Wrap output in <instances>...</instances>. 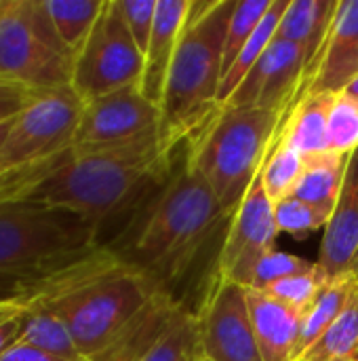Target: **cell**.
<instances>
[{
	"instance_id": "35",
	"label": "cell",
	"mask_w": 358,
	"mask_h": 361,
	"mask_svg": "<svg viewBox=\"0 0 358 361\" xmlns=\"http://www.w3.org/2000/svg\"><path fill=\"white\" fill-rule=\"evenodd\" d=\"M0 361H65L53 353H46L38 347L25 345V343H15L8 351L0 355Z\"/></svg>"
},
{
	"instance_id": "20",
	"label": "cell",
	"mask_w": 358,
	"mask_h": 361,
	"mask_svg": "<svg viewBox=\"0 0 358 361\" xmlns=\"http://www.w3.org/2000/svg\"><path fill=\"white\" fill-rule=\"evenodd\" d=\"M358 294L357 273L342 275L338 279H329L325 290L319 294L314 305L302 317V330L293 361H298L325 332L327 328L344 313L350 300Z\"/></svg>"
},
{
	"instance_id": "32",
	"label": "cell",
	"mask_w": 358,
	"mask_h": 361,
	"mask_svg": "<svg viewBox=\"0 0 358 361\" xmlns=\"http://www.w3.org/2000/svg\"><path fill=\"white\" fill-rule=\"evenodd\" d=\"M156 2L158 0H118L122 17L127 21V27L141 51L146 55L152 30H154V15H156Z\"/></svg>"
},
{
	"instance_id": "23",
	"label": "cell",
	"mask_w": 358,
	"mask_h": 361,
	"mask_svg": "<svg viewBox=\"0 0 358 361\" xmlns=\"http://www.w3.org/2000/svg\"><path fill=\"white\" fill-rule=\"evenodd\" d=\"M289 0H272V6L268 8V13L264 15L262 23L257 25V30L253 32V36L249 38V42L245 44V49L241 51L238 59L232 63V68L228 70V74L222 78V87H219V97H217V106L226 104L232 93L241 87V82L247 78V74L253 70V66L260 61V57L264 55V51L270 47V42L276 38L279 32V23L281 17L287 8Z\"/></svg>"
},
{
	"instance_id": "19",
	"label": "cell",
	"mask_w": 358,
	"mask_h": 361,
	"mask_svg": "<svg viewBox=\"0 0 358 361\" xmlns=\"http://www.w3.org/2000/svg\"><path fill=\"white\" fill-rule=\"evenodd\" d=\"M335 93H306L298 97L285 114L279 135L304 159L331 150L329 112Z\"/></svg>"
},
{
	"instance_id": "16",
	"label": "cell",
	"mask_w": 358,
	"mask_h": 361,
	"mask_svg": "<svg viewBox=\"0 0 358 361\" xmlns=\"http://www.w3.org/2000/svg\"><path fill=\"white\" fill-rule=\"evenodd\" d=\"M190 11V0H158L154 15V30L143 55V76L139 82L141 93L160 108L171 61L181 38L186 19Z\"/></svg>"
},
{
	"instance_id": "17",
	"label": "cell",
	"mask_w": 358,
	"mask_h": 361,
	"mask_svg": "<svg viewBox=\"0 0 358 361\" xmlns=\"http://www.w3.org/2000/svg\"><path fill=\"white\" fill-rule=\"evenodd\" d=\"M247 302L264 361H293L302 330V315L257 290H247Z\"/></svg>"
},
{
	"instance_id": "27",
	"label": "cell",
	"mask_w": 358,
	"mask_h": 361,
	"mask_svg": "<svg viewBox=\"0 0 358 361\" xmlns=\"http://www.w3.org/2000/svg\"><path fill=\"white\" fill-rule=\"evenodd\" d=\"M272 6V0H245L236 2L234 13L230 17L228 30H226V40H224V55H222V78L228 74L232 63L238 59L241 51L262 23L264 15Z\"/></svg>"
},
{
	"instance_id": "31",
	"label": "cell",
	"mask_w": 358,
	"mask_h": 361,
	"mask_svg": "<svg viewBox=\"0 0 358 361\" xmlns=\"http://www.w3.org/2000/svg\"><path fill=\"white\" fill-rule=\"evenodd\" d=\"M331 150L350 157L358 150V99L346 91L335 93L329 112Z\"/></svg>"
},
{
	"instance_id": "14",
	"label": "cell",
	"mask_w": 358,
	"mask_h": 361,
	"mask_svg": "<svg viewBox=\"0 0 358 361\" xmlns=\"http://www.w3.org/2000/svg\"><path fill=\"white\" fill-rule=\"evenodd\" d=\"M358 74V0H340L304 93H342ZM300 95V97H302Z\"/></svg>"
},
{
	"instance_id": "6",
	"label": "cell",
	"mask_w": 358,
	"mask_h": 361,
	"mask_svg": "<svg viewBox=\"0 0 358 361\" xmlns=\"http://www.w3.org/2000/svg\"><path fill=\"white\" fill-rule=\"evenodd\" d=\"M287 112L217 106L211 118L186 142L190 163L209 182L230 218L262 171Z\"/></svg>"
},
{
	"instance_id": "26",
	"label": "cell",
	"mask_w": 358,
	"mask_h": 361,
	"mask_svg": "<svg viewBox=\"0 0 358 361\" xmlns=\"http://www.w3.org/2000/svg\"><path fill=\"white\" fill-rule=\"evenodd\" d=\"M198 351L196 313H190L184 305L177 309L165 332L143 353L139 361H192Z\"/></svg>"
},
{
	"instance_id": "18",
	"label": "cell",
	"mask_w": 358,
	"mask_h": 361,
	"mask_svg": "<svg viewBox=\"0 0 358 361\" xmlns=\"http://www.w3.org/2000/svg\"><path fill=\"white\" fill-rule=\"evenodd\" d=\"M338 2L340 0H289L281 17L276 38L298 44L306 57L302 93L312 78V72L323 51V44L327 40Z\"/></svg>"
},
{
	"instance_id": "10",
	"label": "cell",
	"mask_w": 358,
	"mask_h": 361,
	"mask_svg": "<svg viewBox=\"0 0 358 361\" xmlns=\"http://www.w3.org/2000/svg\"><path fill=\"white\" fill-rule=\"evenodd\" d=\"M198 353L213 361H264L255 341L247 288L215 275L196 313Z\"/></svg>"
},
{
	"instance_id": "4",
	"label": "cell",
	"mask_w": 358,
	"mask_h": 361,
	"mask_svg": "<svg viewBox=\"0 0 358 361\" xmlns=\"http://www.w3.org/2000/svg\"><path fill=\"white\" fill-rule=\"evenodd\" d=\"M236 2L190 0L160 104L158 148L167 159L217 110L224 40Z\"/></svg>"
},
{
	"instance_id": "24",
	"label": "cell",
	"mask_w": 358,
	"mask_h": 361,
	"mask_svg": "<svg viewBox=\"0 0 358 361\" xmlns=\"http://www.w3.org/2000/svg\"><path fill=\"white\" fill-rule=\"evenodd\" d=\"M106 0H44L46 13L63 40L76 55L89 38Z\"/></svg>"
},
{
	"instance_id": "28",
	"label": "cell",
	"mask_w": 358,
	"mask_h": 361,
	"mask_svg": "<svg viewBox=\"0 0 358 361\" xmlns=\"http://www.w3.org/2000/svg\"><path fill=\"white\" fill-rule=\"evenodd\" d=\"M331 216H333L331 207L314 205V203L302 201L293 195H289L287 199H283L274 205V218H276L279 233H287L295 239H304L306 235H310L319 228H325L329 224Z\"/></svg>"
},
{
	"instance_id": "7",
	"label": "cell",
	"mask_w": 358,
	"mask_h": 361,
	"mask_svg": "<svg viewBox=\"0 0 358 361\" xmlns=\"http://www.w3.org/2000/svg\"><path fill=\"white\" fill-rule=\"evenodd\" d=\"M74 53L59 38L44 0H0V82L34 93L72 82Z\"/></svg>"
},
{
	"instance_id": "1",
	"label": "cell",
	"mask_w": 358,
	"mask_h": 361,
	"mask_svg": "<svg viewBox=\"0 0 358 361\" xmlns=\"http://www.w3.org/2000/svg\"><path fill=\"white\" fill-rule=\"evenodd\" d=\"M230 220L209 182L190 163L184 142L173 152L171 167L146 190L106 245L156 292L173 298L175 286L190 273L203 247Z\"/></svg>"
},
{
	"instance_id": "8",
	"label": "cell",
	"mask_w": 358,
	"mask_h": 361,
	"mask_svg": "<svg viewBox=\"0 0 358 361\" xmlns=\"http://www.w3.org/2000/svg\"><path fill=\"white\" fill-rule=\"evenodd\" d=\"M143 76V55L137 49L118 0H106L103 8L74 55V93L87 104L124 87L139 85Z\"/></svg>"
},
{
	"instance_id": "34",
	"label": "cell",
	"mask_w": 358,
	"mask_h": 361,
	"mask_svg": "<svg viewBox=\"0 0 358 361\" xmlns=\"http://www.w3.org/2000/svg\"><path fill=\"white\" fill-rule=\"evenodd\" d=\"M34 97V91L17 87V85H4L0 82V123L17 116L21 108Z\"/></svg>"
},
{
	"instance_id": "30",
	"label": "cell",
	"mask_w": 358,
	"mask_h": 361,
	"mask_svg": "<svg viewBox=\"0 0 358 361\" xmlns=\"http://www.w3.org/2000/svg\"><path fill=\"white\" fill-rule=\"evenodd\" d=\"M314 267V262L306 260V258H300V256H293L289 252H283V250H268L266 254H262L249 275V283H247V290H257V292H264L266 288H270L272 283L285 279V277H291L295 273H304V271H310Z\"/></svg>"
},
{
	"instance_id": "21",
	"label": "cell",
	"mask_w": 358,
	"mask_h": 361,
	"mask_svg": "<svg viewBox=\"0 0 358 361\" xmlns=\"http://www.w3.org/2000/svg\"><path fill=\"white\" fill-rule=\"evenodd\" d=\"M348 159L350 157L333 152V150L314 154V157H306L304 171H302L291 195L302 201L333 209L340 199V192H342Z\"/></svg>"
},
{
	"instance_id": "22",
	"label": "cell",
	"mask_w": 358,
	"mask_h": 361,
	"mask_svg": "<svg viewBox=\"0 0 358 361\" xmlns=\"http://www.w3.org/2000/svg\"><path fill=\"white\" fill-rule=\"evenodd\" d=\"M32 347H38L46 353H53L65 361H84L78 353L65 324L44 307L30 305L23 307L21 313V330L19 341Z\"/></svg>"
},
{
	"instance_id": "9",
	"label": "cell",
	"mask_w": 358,
	"mask_h": 361,
	"mask_svg": "<svg viewBox=\"0 0 358 361\" xmlns=\"http://www.w3.org/2000/svg\"><path fill=\"white\" fill-rule=\"evenodd\" d=\"M84 102L72 87L34 93V97L11 121L8 135L0 148V169L42 163L74 144Z\"/></svg>"
},
{
	"instance_id": "13",
	"label": "cell",
	"mask_w": 358,
	"mask_h": 361,
	"mask_svg": "<svg viewBox=\"0 0 358 361\" xmlns=\"http://www.w3.org/2000/svg\"><path fill=\"white\" fill-rule=\"evenodd\" d=\"M304 70L306 57L302 49L289 40L274 38L241 87L222 106L287 112L302 95Z\"/></svg>"
},
{
	"instance_id": "36",
	"label": "cell",
	"mask_w": 358,
	"mask_h": 361,
	"mask_svg": "<svg viewBox=\"0 0 358 361\" xmlns=\"http://www.w3.org/2000/svg\"><path fill=\"white\" fill-rule=\"evenodd\" d=\"M13 118H15V116H13ZM13 118L0 123V148H2V144H4V140H6V135H8V129H11V121H13Z\"/></svg>"
},
{
	"instance_id": "37",
	"label": "cell",
	"mask_w": 358,
	"mask_h": 361,
	"mask_svg": "<svg viewBox=\"0 0 358 361\" xmlns=\"http://www.w3.org/2000/svg\"><path fill=\"white\" fill-rule=\"evenodd\" d=\"M346 93H348V95H352V97H357V99H358V74H357V78H354V80H352V82H350V85L346 87Z\"/></svg>"
},
{
	"instance_id": "3",
	"label": "cell",
	"mask_w": 358,
	"mask_h": 361,
	"mask_svg": "<svg viewBox=\"0 0 358 361\" xmlns=\"http://www.w3.org/2000/svg\"><path fill=\"white\" fill-rule=\"evenodd\" d=\"M101 245V231L80 214L34 199L0 205V302L40 300L70 262Z\"/></svg>"
},
{
	"instance_id": "38",
	"label": "cell",
	"mask_w": 358,
	"mask_h": 361,
	"mask_svg": "<svg viewBox=\"0 0 358 361\" xmlns=\"http://www.w3.org/2000/svg\"><path fill=\"white\" fill-rule=\"evenodd\" d=\"M192 361H213V360H209V357H205V355H200V353L196 351V355H194V360Z\"/></svg>"
},
{
	"instance_id": "29",
	"label": "cell",
	"mask_w": 358,
	"mask_h": 361,
	"mask_svg": "<svg viewBox=\"0 0 358 361\" xmlns=\"http://www.w3.org/2000/svg\"><path fill=\"white\" fill-rule=\"evenodd\" d=\"M327 283H329L327 273L319 267V262H314V267L310 271L285 277V279L272 283L270 288H266L264 292L270 294L272 298L281 300L283 305L291 307L293 311H298L304 317V313L314 305V300L319 298V294L325 290Z\"/></svg>"
},
{
	"instance_id": "40",
	"label": "cell",
	"mask_w": 358,
	"mask_h": 361,
	"mask_svg": "<svg viewBox=\"0 0 358 361\" xmlns=\"http://www.w3.org/2000/svg\"><path fill=\"white\" fill-rule=\"evenodd\" d=\"M0 305H2V302H0Z\"/></svg>"
},
{
	"instance_id": "12",
	"label": "cell",
	"mask_w": 358,
	"mask_h": 361,
	"mask_svg": "<svg viewBox=\"0 0 358 361\" xmlns=\"http://www.w3.org/2000/svg\"><path fill=\"white\" fill-rule=\"evenodd\" d=\"M279 235L274 203L264 190L260 171L236 214L228 222V231L217 256L215 275L247 288L257 258L276 245Z\"/></svg>"
},
{
	"instance_id": "5",
	"label": "cell",
	"mask_w": 358,
	"mask_h": 361,
	"mask_svg": "<svg viewBox=\"0 0 358 361\" xmlns=\"http://www.w3.org/2000/svg\"><path fill=\"white\" fill-rule=\"evenodd\" d=\"M150 281L101 245L89 269L38 307L55 313L68 328L84 361L118 343L156 298ZM30 307V305H27Z\"/></svg>"
},
{
	"instance_id": "25",
	"label": "cell",
	"mask_w": 358,
	"mask_h": 361,
	"mask_svg": "<svg viewBox=\"0 0 358 361\" xmlns=\"http://www.w3.org/2000/svg\"><path fill=\"white\" fill-rule=\"evenodd\" d=\"M302 171H304V157L295 148H291L276 131L274 142L262 167V184L268 199L274 205L287 199L293 192Z\"/></svg>"
},
{
	"instance_id": "11",
	"label": "cell",
	"mask_w": 358,
	"mask_h": 361,
	"mask_svg": "<svg viewBox=\"0 0 358 361\" xmlns=\"http://www.w3.org/2000/svg\"><path fill=\"white\" fill-rule=\"evenodd\" d=\"M160 108L139 85L87 102L72 148H116L158 135Z\"/></svg>"
},
{
	"instance_id": "33",
	"label": "cell",
	"mask_w": 358,
	"mask_h": 361,
	"mask_svg": "<svg viewBox=\"0 0 358 361\" xmlns=\"http://www.w3.org/2000/svg\"><path fill=\"white\" fill-rule=\"evenodd\" d=\"M21 313H23V305H19V302H2L0 305V355L4 351H8L19 341Z\"/></svg>"
},
{
	"instance_id": "39",
	"label": "cell",
	"mask_w": 358,
	"mask_h": 361,
	"mask_svg": "<svg viewBox=\"0 0 358 361\" xmlns=\"http://www.w3.org/2000/svg\"><path fill=\"white\" fill-rule=\"evenodd\" d=\"M354 273H357V277H358V260H357V269H354Z\"/></svg>"
},
{
	"instance_id": "2",
	"label": "cell",
	"mask_w": 358,
	"mask_h": 361,
	"mask_svg": "<svg viewBox=\"0 0 358 361\" xmlns=\"http://www.w3.org/2000/svg\"><path fill=\"white\" fill-rule=\"evenodd\" d=\"M171 161L158 135L116 148H70L27 199L80 214L101 231L110 218L129 216Z\"/></svg>"
},
{
	"instance_id": "15",
	"label": "cell",
	"mask_w": 358,
	"mask_h": 361,
	"mask_svg": "<svg viewBox=\"0 0 358 361\" xmlns=\"http://www.w3.org/2000/svg\"><path fill=\"white\" fill-rule=\"evenodd\" d=\"M358 260V150L348 159L346 178L333 216L325 226L319 267L329 279L354 273Z\"/></svg>"
}]
</instances>
